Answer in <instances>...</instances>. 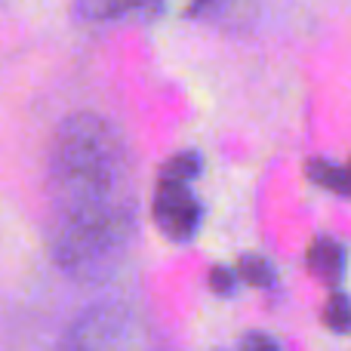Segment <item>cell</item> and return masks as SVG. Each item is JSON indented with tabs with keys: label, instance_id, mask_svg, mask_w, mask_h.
<instances>
[{
	"label": "cell",
	"instance_id": "10",
	"mask_svg": "<svg viewBox=\"0 0 351 351\" xmlns=\"http://www.w3.org/2000/svg\"><path fill=\"white\" fill-rule=\"evenodd\" d=\"M210 287H213V293H219V296H231V293L237 290V274L231 271V268H225V265L213 268L210 271Z\"/></svg>",
	"mask_w": 351,
	"mask_h": 351
},
{
	"label": "cell",
	"instance_id": "2",
	"mask_svg": "<svg viewBox=\"0 0 351 351\" xmlns=\"http://www.w3.org/2000/svg\"><path fill=\"white\" fill-rule=\"evenodd\" d=\"M59 351H164L154 327L127 302H96L80 311Z\"/></svg>",
	"mask_w": 351,
	"mask_h": 351
},
{
	"label": "cell",
	"instance_id": "1",
	"mask_svg": "<svg viewBox=\"0 0 351 351\" xmlns=\"http://www.w3.org/2000/svg\"><path fill=\"white\" fill-rule=\"evenodd\" d=\"M139 228V170L127 133L96 111L68 114L47 158V250L62 274L102 280Z\"/></svg>",
	"mask_w": 351,
	"mask_h": 351
},
{
	"label": "cell",
	"instance_id": "8",
	"mask_svg": "<svg viewBox=\"0 0 351 351\" xmlns=\"http://www.w3.org/2000/svg\"><path fill=\"white\" fill-rule=\"evenodd\" d=\"M324 321L333 333H346L348 324H351V305H348V296L342 290H333L327 302V311H324Z\"/></svg>",
	"mask_w": 351,
	"mask_h": 351
},
{
	"label": "cell",
	"instance_id": "11",
	"mask_svg": "<svg viewBox=\"0 0 351 351\" xmlns=\"http://www.w3.org/2000/svg\"><path fill=\"white\" fill-rule=\"evenodd\" d=\"M241 351H280V346H278V339H271L268 333H247L243 336V346H241Z\"/></svg>",
	"mask_w": 351,
	"mask_h": 351
},
{
	"label": "cell",
	"instance_id": "6",
	"mask_svg": "<svg viewBox=\"0 0 351 351\" xmlns=\"http://www.w3.org/2000/svg\"><path fill=\"white\" fill-rule=\"evenodd\" d=\"M308 179L315 182V185L327 188V191L339 194V197L348 194V173H346V167L336 164V160H327V158L308 160Z\"/></svg>",
	"mask_w": 351,
	"mask_h": 351
},
{
	"label": "cell",
	"instance_id": "5",
	"mask_svg": "<svg viewBox=\"0 0 351 351\" xmlns=\"http://www.w3.org/2000/svg\"><path fill=\"white\" fill-rule=\"evenodd\" d=\"M308 268L317 280L336 287L346 274V247L336 237H317L308 250Z\"/></svg>",
	"mask_w": 351,
	"mask_h": 351
},
{
	"label": "cell",
	"instance_id": "3",
	"mask_svg": "<svg viewBox=\"0 0 351 351\" xmlns=\"http://www.w3.org/2000/svg\"><path fill=\"white\" fill-rule=\"evenodd\" d=\"M204 170L197 152H179L164 164L152 197V216L160 234L173 243H188L200 231L204 222V204L194 194L191 182Z\"/></svg>",
	"mask_w": 351,
	"mask_h": 351
},
{
	"label": "cell",
	"instance_id": "9",
	"mask_svg": "<svg viewBox=\"0 0 351 351\" xmlns=\"http://www.w3.org/2000/svg\"><path fill=\"white\" fill-rule=\"evenodd\" d=\"M241 280L256 287H268L274 284V268L268 265L262 256H243L241 259Z\"/></svg>",
	"mask_w": 351,
	"mask_h": 351
},
{
	"label": "cell",
	"instance_id": "4",
	"mask_svg": "<svg viewBox=\"0 0 351 351\" xmlns=\"http://www.w3.org/2000/svg\"><path fill=\"white\" fill-rule=\"evenodd\" d=\"M167 0H74V16L80 22H117L127 16H154Z\"/></svg>",
	"mask_w": 351,
	"mask_h": 351
},
{
	"label": "cell",
	"instance_id": "7",
	"mask_svg": "<svg viewBox=\"0 0 351 351\" xmlns=\"http://www.w3.org/2000/svg\"><path fill=\"white\" fill-rule=\"evenodd\" d=\"M250 0H182V16L204 19V22H219V19L234 16Z\"/></svg>",
	"mask_w": 351,
	"mask_h": 351
}]
</instances>
